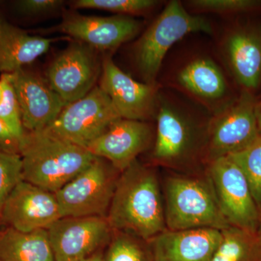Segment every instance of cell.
Instances as JSON below:
<instances>
[{
	"instance_id": "1",
	"label": "cell",
	"mask_w": 261,
	"mask_h": 261,
	"mask_svg": "<svg viewBox=\"0 0 261 261\" xmlns=\"http://www.w3.org/2000/svg\"><path fill=\"white\" fill-rule=\"evenodd\" d=\"M198 43L168 54L158 83L198 105L215 116L238 97L236 85L216 47ZM158 78V79H159ZM237 86V85H236Z\"/></svg>"
},
{
	"instance_id": "2",
	"label": "cell",
	"mask_w": 261,
	"mask_h": 261,
	"mask_svg": "<svg viewBox=\"0 0 261 261\" xmlns=\"http://www.w3.org/2000/svg\"><path fill=\"white\" fill-rule=\"evenodd\" d=\"M211 115L171 89L160 91L151 160L155 165L186 168L204 163Z\"/></svg>"
},
{
	"instance_id": "3",
	"label": "cell",
	"mask_w": 261,
	"mask_h": 261,
	"mask_svg": "<svg viewBox=\"0 0 261 261\" xmlns=\"http://www.w3.org/2000/svg\"><path fill=\"white\" fill-rule=\"evenodd\" d=\"M106 219L113 230L132 233L147 242L167 230L153 168L137 160L120 173Z\"/></svg>"
},
{
	"instance_id": "4",
	"label": "cell",
	"mask_w": 261,
	"mask_h": 261,
	"mask_svg": "<svg viewBox=\"0 0 261 261\" xmlns=\"http://www.w3.org/2000/svg\"><path fill=\"white\" fill-rule=\"evenodd\" d=\"M20 154L24 181L54 194L97 158L85 147L46 129L25 132Z\"/></svg>"
},
{
	"instance_id": "5",
	"label": "cell",
	"mask_w": 261,
	"mask_h": 261,
	"mask_svg": "<svg viewBox=\"0 0 261 261\" xmlns=\"http://www.w3.org/2000/svg\"><path fill=\"white\" fill-rule=\"evenodd\" d=\"M199 33L214 36L212 22L204 15L190 13L182 2H168L134 47L136 67L144 83H158L168 53L185 38Z\"/></svg>"
},
{
	"instance_id": "6",
	"label": "cell",
	"mask_w": 261,
	"mask_h": 261,
	"mask_svg": "<svg viewBox=\"0 0 261 261\" xmlns=\"http://www.w3.org/2000/svg\"><path fill=\"white\" fill-rule=\"evenodd\" d=\"M165 219L171 231L230 226L210 178L175 174L165 182Z\"/></svg>"
},
{
	"instance_id": "7",
	"label": "cell",
	"mask_w": 261,
	"mask_h": 261,
	"mask_svg": "<svg viewBox=\"0 0 261 261\" xmlns=\"http://www.w3.org/2000/svg\"><path fill=\"white\" fill-rule=\"evenodd\" d=\"M108 161L93 162L55 193L63 217H107L120 175Z\"/></svg>"
},
{
	"instance_id": "8",
	"label": "cell",
	"mask_w": 261,
	"mask_h": 261,
	"mask_svg": "<svg viewBox=\"0 0 261 261\" xmlns=\"http://www.w3.org/2000/svg\"><path fill=\"white\" fill-rule=\"evenodd\" d=\"M215 47L240 91L255 94L260 90V22L228 24L219 33Z\"/></svg>"
},
{
	"instance_id": "9",
	"label": "cell",
	"mask_w": 261,
	"mask_h": 261,
	"mask_svg": "<svg viewBox=\"0 0 261 261\" xmlns=\"http://www.w3.org/2000/svg\"><path fill=\"white\" fill-rule=\"evenodd\" d=\"M257 99L254 94L240 91L231 105L211 116L204 159L205 165L243 150L260 136L255 116Z\"/></svg>"
},
{
	"instance_id": "10",
	"label": "cell",
	"mask_w": 261,
	"mask_h": 261,
	"mask_svg": "<svg viewBox=\"0 0 261 261\" xmlns=\"http://www.w3.org/2000/svg\"><path fill=\"white\" fill-rule=\"evenodd\" d=\"M119 118L108 94L95 87L84 97L67 105L45 129L87 148Z\"/></svg>"
},
{
	"instance_id": "11",
	"label": "cell",
	"mask_w": 261,
	"mask_h": 261,
	"mask_svg": "<svg viewBox=\"0 0 261 261\" xmlns=\"http://www.w3.org/2000/svg\"><path fill=\"white\" fill-rule=\"evenodd\" d=\"M223 214L230 226L258 231L260 211L245 175L228 156L206 164Z\"/></svg>"
},
{
	"instance_id": "12",
	"label": "cell",
	"mask_w": 261,
	"mask_h": 261,
	"mask_svg": "<svg viewBox=\"0 0 261 261\" xmlns=\"http://www.w3.org/2000/svg\"><path fill=\"white\" fill-rule=\"evenodd\" d=\"M102 67L93 48L74 43L53 60L46 82L67 105L87 95L95 87Z\"/></svg>"
},
{
	"instance_id": "13",
	"label": "cell",
	"mask_w": 261,
	"mask_h": 261,
	"mask_svg": "<svg viewBox=\"0 0 261 261\" xmlns=\"http://www.w3.org/2000/svg\"><path fill=\"white\" fill-rule=\"evenodd\" d=\"M113 230L99 216L63 217L48 228L56 261H77L108 246Z\"/></svg>"
},
{
	"instance_id": "14",
	"label": "cell",
	"mask_w": 261,
	"mask_h": 261,
	"mask_svg": "<svg viewBox=\"0 0 261 261\" xmlns=\"http://www.w3.org/2000/svg\"><path fill=\"white\" fill-rule=\"evenodd\" d=\"M101 73L99 87L121 118L140 121L154 119L161 84L137 82L120 69L110 56L103 60Z\"/></svg>"
},
{
	"instance_id": "15",
	"label": "cell",
	"mask_w": 261,
	"mask_h": 261,
	"mask_svg": "<svg viewBox=\"0 0 261 261\" xmlns=\"http://www.w3.org/2000/svg\"><path fill=\"white\" fill-rule=\"evenodd\" d=\"M63 218L56 195L22 180L2 209L3 224L21 232L46 229Z\"/></svg>"
},
{
	"instance_id": "16",
	"label": "cell",
	"mask_w": 261,
	"mask_h": 261,
	"mask_svg": "<svg viewBox=\"0 0 261 261\" xmlns=\"http://www.w3.org/2000/svg\"><path fill=\"white\" fill-rule=\"evenodd\" d=\"M154 134L155 128L148 121L119 118L87 149L121 173L152 145Z\"/></svg>"
},
{
	"instance_id": "17",
	"label": "cell",
	"mask_w": 261,
	"mask_h": 261,
	"mask_svg": "<svg viewBox=\"0 0 261 261\" xmlns=\"http://www.w3.org/2000/svg\"><path fill=\"white\" fill-rule=\"evenodd\" d=\"M8 74L20 105L25 132L45 129L67 106L46 80L35 73L22 68Z\"/></svg>"
},
{
	"instance_id": "18",
	"label": "cell",
	"mask_w": 261,
	"mask_h": 261,
	"mask_svg": "<svg viewBox=\"0 0 261 261\" xmlns=\"http://www.w3.org/2000/svg\"><path fill=\"white\" fill-rule=\"evenodd\" d=\"M143 23L126 15L65 17L60 30L93 49L113 50L140 34Z\"/></svg>"
},
{
	"instance_id": "19",
	"label": "cell",
	"mask_w": 261,
	"mask_h": 261,
	"mask_svg": "<svg viewBox=\"0 0 261 261\" xmlns=\"http://www.w3.org/2000/svg\"><path fill=\"white\" fill-rule=\"evenodd\" d=\"M221 230H166L148 243L154 261H211L221 243Z\"/></svg>"
},
{
	"instance_id": "20",
	"label": "cell",
	"mask_w": 261,
	"mask_h": 261,
	"mask_svg": "<svg viewBox=\"0 0 261 261\" xmlns=\"http://www.w3.org/2000/svg\"><path fill=\"white\" fill-rule=\"evenodd\" d=\"M53 42L51 39L30 35L0 14V73L22 69L47 53Z\"/></svg>"
},
{
	"instance_id": "21",
	"label": "cell",
	"mask_w": 261,
	"mask_h": 261,
	"mask_svg": "<svg viewBox=\"0 0 261 261\" xmlns=\"http://www.w3.org/2000/svg\"><path fill=\"white\" fill-rule=\"evenodd\" d=\"M0 261H56L47 230L31 232L10 227L1 230Z\"/></svg>"
},
{
	"instance_id": "22",
	"label": "cell",
	"mask_w": 261,
	"mask_h": 261,
	"mask_svg": "<svg viewBox=\"0 0 261 261\" xmlns=\"http://www.w3.org/2000/svg\"><path fill=\"white\" fill-rule=\"evenodd\" d=\"M211 261H261V233L230 226Z\"/></svg>"
},
{
	"instance_id": "23",
	"label": "cell",
	"mask_w": 261,
	"mask_h": 261,
	"mask_svg": "<svg viewBox=\"0 0 261 261\" xmlns=\"http://www.w3.org/2000/svg\"><path fill=\"white\" fill-rule=\"evenodd\" d=\"M103 261H154L148 242L126 231L113 230Z\"/></svg>"
},
{
	"instance_id": "24",
	"label": "cell",
	"mask_w": 261,
	"mask_h": 261,
	"mask_svg": "<svg viewBox=\"0 0 261 261\" xmlns=\"http://www.w3.org/2000/svg\"><path fill=\"white\" fill-rule=\"evenodd\" d=\"M183 4L192 14H214L224 18L261 9L260 0H189Z\"/></svg>"
},
{
	"instance_id": "25",
	"label": "cell",
	"mask_w": 261,
	"mask_h": 261,
	"mask_svg": "<svg viewBox=\"0 0 261 261\" xmlns=\"http://www.w3.org/2000/svg\"><path fill=\"white\" fill-rule=\"evenodd\" d=\"M228 156L243 171L254 200L261 211V136L246 148Z\"/></svg>"
},
{
	"instance_id": "26",
	"label": "cell",
	"mask_w": 261,
	"mask_h": 261,
	"mask_svg": "<svg viewBox=\"0 0 261 261\" xmlns=\"http://www.w3.org/2000/svg\"><path fill=\"white\" fill-rule=\"evenodd\" d=\"M162 3L158 0H78L74 2L73 6L79 9L106 10L130 16L147 14Z\"/></svg>"
},
{
	"instance_id": "27",
	"label": "cell",
	"mask_w": 261,
	"mask_h": 261,
	"mask_svg": "<svg viewBox=\"0 0 261 261\" xmlns=\"http://www.w3.org/2000/svg\"><path fill=\"white\" fill-rule=\"evenodd\" d=\"M3 97L0 102V120L21 142L25 132L22 123L21 111L16 94L8 73L0 75Z\"/></svg>"
},
{
	"instance_id": "28",
	"label": "cell",
	"mask_w": 261,
	"mask_h": 261,
	"mask_svg": "<svg viewBox=\"0 0 261 261\" xmlns=\"http://www.w3.org/2000/svg\"><path fill=\"white\" fill-rule=\"evenodd\" d=\"M23 179V163L20 154L0 150V214L5 201Z\"/></svg>"
},
{
	"instance_id": "29",
	"label": "cell",
	"mask_w": 261,
	"mask_h": 261,
	"mask_svg": "<svg viewBox=\"0 0 261 261\" xmlns=\"http://www.w3.org/2000/svg\"><path fill=\"white\" fill-rule=\"evenodd\" d=\"M63 1L59 0H20L15 2V6L21 14L37 15L49 13L58 9Z\"/></svg>"
},
{
	"instance_id": "30",
	"label": "cell",
	"mask_w": 261,
	"mask_h": 261,
	"mask_svg": "<svg viewBox=\"0 0 261 261\" xmlns=\"http://www.w3.org/2000/svg\"><path fill=\"white\" fill-rule=\"evenodd\" d=\"M20 140L0 120V150L20 154Z\"/></svg>"
},
{
	"instance_id": "31",
	"label": "cell",
	"mask_w": 261,
	"mask_h": 261,
	"mask_svg": "<svg viewBox=\"0 0 261 261\" xmlns=\"http://www.w3.org/2000/svg\"><path fill=\"white\" fill-rule=\"evenodd\" d=\"M255 116H256L259 135L261 136V97L257 99L256 105H255Z\"/></svg>"
},
{
	"instance_id": "32",
	"label": "cell",
	"mask_w": 261,
	"mask_h": 261,
	"mask_svg": "<svg viewBox=\"0 0 261 261\" xmlns=\"http://www.w3.org/2000/svg\"><path fill=\"white\" fill-rule=\"evenodd\" d=\"M103 255L102 250L96 252L93 255L77 261H103Z\"/></svg>"
},
{
	"instance_id": "33",
	"label": "cell",
	"mask_w": 261,
	"mask_h": 261,
	"mask_svg": "<svg viewBox=\"0 0 261 261\" xmlns=\"http://www.w3.org/2000/svg\"><path fill=\"white\" fill-rule=\"evenodd\" d=\"M2 97H3V88H2L1 83H0V102H1Z\"/></svg>"
},
{
	"instance_id": "34",
	"label": "cell",
	"mask_w": 261,
	"mask_h": 261,
	"mask_svg": "<svg viewBox=\"0 0 261 261\" xmlns=\"http://www.w3.org/2000/svg\"><path fill=\"white\" fill-rule=\"evenodd\" d=\"M259 232L261 233V211H260V225H259Z\"/></svg>"
},
{
	"instance_id": "35",
	"label": "cell",
	"mask_w": 261,
	"mask_h": 261,
	"mask_svg": "<svg viewBox=\"0 0 261 261\" xmlns=\"http://www.w3.org/2000/svg\"><path fill=\"white\" fill-rule=\"evenodd\" d=\"M2 225H3V223H2L1 219H0V227H1ZM0 232H1V229H0Z\"/></svg>"
},
{
	"instance_id": "36",
	"label": "cell",
	"mask_w": 261,
	"mask_h": 261,
	"mask_svg": "<svg viewBox=\"0 0 261 261\" xmlns=\"http://www.w3.org/2000/svg\"><path fill=\"white\" fill-rule=\"evenodd\" d=\"M260 97H261V89H260Z\"/></svg>"
}]
</instances>
